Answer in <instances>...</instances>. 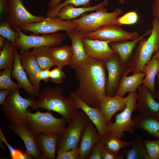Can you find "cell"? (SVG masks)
I'll list each match as a JSON object with an SVG mask.
<instances>
[{"mask_svg":"<svg viewBox=\"0 0 159 159\" xmlns=\"http://www.w3.org/2000/svg\"><path fill=\"white\" fill-rule=\"evenodd\" d=\"M105 62L88 57L74 69L79 86L74 92L85 103L93 108H99L106 96L107 78Z\"/></svg>","mask_w":159,"mask_h":159,"instance_id":"obj_1","label":"cell"},{"mask_svg":"<svg viewBox=\"0 0 159 159\" xmlns=\"http://www.w3.org/2000/svg\"><path fill=\"white\" fill-rule=\"evenodd\" d=\"M62 89L59 86H47L39 91L36 100L30 107L53 111L60 114L67 123L79 111L73 100L64 96Z\"/></svg>","mask_w":159,"mask_h":159,"instance_id":"obj_2","label":"cell"},{"mask_svg":"<svg viewBox=\"0 0 159 159\" xmlns=\"http://www.w3.org/2000/svg\"><path fill=\"white\" fill-rule=\"evenodd\" d=\"M149 37L141 39L136 46L128 67L133 74L142 72L144 66L151 59L154 54L159 49V22L155 17Z\"/></svg>","mask_w":159,"mask_h":159,"instance_id":"obj_3","label":"cell"},{"mask_svg":"<svg viewBox=\"0 0 159 159\" xmlns=\"http://www.w3.org/2000/svg\"><path fill=\"white\" fill-rule=\"evenodd\" d=\"M107 10L105 7L101 8L95 12L89 14L85 13L80 18L72 20L77 25L75 30L82 33L90 32L107 26L117 25V18L122 14L123 10L119 8L111 12Z\"/></svg>","mask_w":159,"mask_h":159,"instance_id":"obj_4","label":"cell"},{"mask_svg":"<svg viewBox=\"0 0 159 159\" xmlns=\"http://www.w3.org/2000/svg\"><path fill=\"white\" fill-rule=\"evenodd\" d=\"M20 88L11 90L6 97L1 109L4 116L11 124L26 123V111L36 100L30 96L27 99L20 95Z\"/></svg>","mask_w":159,"mask_h":159,"instance_id":"obj_5","label":"cell"},{"mask_svg":"<svg viewBox=\"0 0 159 159\" xmlns=\"http://www.w3.org/2000/svg\"><path fill=\"white\" fill-rule=\"evenodd\" d=\"M126 98L125 108L120 113L115 115L114 122L110 121L107 124L108 132L119 139L125 135V131L135 135L137 129L131 116L133 112L137 110V93H129Z\"/></svg>","mask_w":159,"mask_h":159,"instance_id":"obj_6","label":"cell"},{"mask_svg":"<svg viewBox=\"0 0 159 159\" xmlns=\"http://www.w3.org/2000/svg\"><path fill=\"white\" fill-rule=\"evenodd\" d=\"M92 121L82 110L71 119L66 129L60 135L57 143L58 148L69 150L79 147L83 133Z\"/></svg>","mask_w":159,"mask_h":159,"instance_id":"obj_7","label":"cell"},{"mask_svg":"<svg viewBox=\"0 0 159 159\" xmlns=\"http://www.w3.org/2000/svg\"><path fill=\"white\" fill-rule=\"evenodd\" d=\"M37 110L35 113L31 112L28 109L26 111V123L35 135L42 132L60 135L66 129L67 122L63 118H57L51 112H42Z\"/></svg>","mask_w":159,"mask_h":159,"instance_id":"obj_8","label":"cell"},{"mask_svg":"<svg viewBox=\"0 0 159 159\" xmlns=\"http://www.w3.org/2000/svg\"><path fill=\"white\" fill-rule=\"evenodd\" d=\"M19 36L15 42V45L20 49L21 52L29 50L32 48L43 46H57L60 45L66 37L62 33H54L44 34L27 35L19 28L15 29Z\"/></svg>","mask_w":159,"mask_h":159,"instance_id":"obj_9","label":"cell"},{"mask_svg":"<svg viewBox=\"0 0 159 159\" xmlns=\"http://www.w3.org/2000/svg\"><path fill=\"white\" fill-rule=\"evenodd\" d=\"M77 25L72 20H63L57 17H47L45 19L37 22L26 24L19 28L22 30L30 32L33 34H48L64 30L66 32L75 30Z\"/></svg>","mask_w":159,"mask_h":159,"instance_id":"obj_10","label":"cell"},{"mask_svg":"<svg viewBox=\"0 0 159 159\" xmlns=\"http://www.w3.org/2000/svg\"><path fill=\"white\" fill-rule=\"evenodd\" d=\"M6 21L14 29L28 24L42 21L47 18L32 14L26 9L23 0H9Z\"/></svg>","mask_w":159,"mask_h":159,"instance_id":"obj_11","label":"cell"},{"mask_svg":"<svg viewBox=\"0 0 159 159\" xmlns=\"http://www.w3.org/2000/svg\"><path fill=\"white\" fill-rule=\"evenodd\" d=\"M82 34L85 38L112 42L133 40L138 37L139 35L138 32H127L116 25L107 26L95 31Z\"/></svg>","mask_w":159,"mask_h":159,"instance_id":"obj_12","label":"cell"},{"mask_svg":"<svg viewBox=\"0 0 159 159\" xmlns=\"http://www.w3.org/2000/svg\"><path fill=\"white\" fill-rule=\"evenodd\" d=\"M105 63L108 74L105 89L106 95L112 96L115 95L121 78L128 66L122 63L119 56L116 53L105 61Z\"/></svg>","mask_w":159,"mask_h":159,"instance_id":"obj_13","label":"cell"},{"mask_svg":"<svg viewBox=\"0 0 159 159\" xmlns=\"http://www.w3.org/2000/svg\"><path fill=\"white\" fill-rule=\"evenodd\" d=\"M69 97L74 101L79 109L87 115L96 127L98 133L103 136L108 132L107 124L99 108L92 107L84 102L75 93H71Z\"/></svg>","mask_w":159,"mask_h":159,"instance_id":"obj_14","label":"cell"},{"mask_svg":"<svg viewBox=\"0 0 159 159\" xmlns=\"http://www.w3.org/2000/svg\"><path fill=\"white\" fill-rule=\"evenodd\" d=\"M8 128L22 140L28 153L34 159H41L36 135L26 123L18 125L10 124Z\"/></svg>","mask_w":159,"mask_h":159,"instance_id":"obj_15","label":"cell"},{"mask_svg":"<svg viewBox=\"0 0 159 159\" xmlns=\"http://www.w3.org/2000/svg\"><path fill=\"white\" fill-rule=\"evenodd\" d=\"M111 42L85 37L83 40L84 48L88 57L105 62L116 53L109 45Z\"/></svg>","mask_w":159,"mask_h":159,"instance_id":"obj_16","label":"cell"},{"mask_svg":"<svg viewBox=\"0 0 159 159\" xmlns=\"http://www.w3.org/2000/svg\"><path fill=\"white\" fill-rule=\"evenodd\" d=\"M137 109L141 114L158 115L159 114V102L156 101L150 91L143 85L138 89Z\"/></svg>","mask_w":159,"mask_h":159,"instance_id":"obj_17","label":"cell"},{"mask_svg":"<svg viewBox=\"0 0 159 159\" xmlns=\"http://www.w3.org/2000/svg\"><path fill=\"white\" fill-rule=\"evenodd\" d=\"M21 53L20 58L22 66L35 90L38 94L40 89V81L38 79V76L41 69L32 51L29 50Z\"/></svg>","mask_w":159,"mask_h":159,"instance_id":"obj_18","label":"cell"},{"mask_svg":"<svg viewBox=\"0 0 159 159\" xmlns=\"http://www.w3.org/2000/svg\"><path fill=\"white\" fill-rule=\"evenodd\" d=\"M66 33L70 38L72 43L71 47L72 56L69 66L74 69L84 62L88 57L84 47L83 40L85 37L82 32L77 30L66 32Z\"/></svg>","mask_w":159,"mask_h":159,"instance_id":"obj_19","label":"cell"},{"mask_svg":"<svg viewBox=\"0 0 159 159\" xmlns=\"http://www.w3.org/2000/svg\"><path fill=\"white\" fill-rule=\"evenodd\" d=\"M60 135L41 132L36 134L41 159H55L58 148V140Z\"/></svg>","mask_w":159,"mask_h":159,"instance_id":"obj_20","label":"cell"},{"mask_svg":"<svg viewBox=\"0 0 159 159\" xmlns=\"http://www.w3.org/2000/svg\"><path fill=\"white\" fill-rule=\"evenodd\" d=\"M15 60L12 68L11 77L15 79L21 88H23L30 96L36 97L38 93L27 76L24 69L20 58V54L15 47L14 50Z\"/></svg>","mask_w":159,"mask_h":159,"instance_id":"obj_21","label":"cell"},{"mask_svg":"<svg viewBox=\"0 0 159 159\" xmlns=\"http://www.w3.org/2000/svg\"><path fill=\"white\" fill-rule=\"evenodd\" d=\"M151 32V29L147 30L141 36L131 41L112 42L109 43V45L119 56L122 63L128 65L132 56L133 51L140 40L150 34Z\"/></svg>","mask_w":159,"mask_h":159,"instance_id":"obj_22","label":"cell"},{"mask_svg":"<svg viewBox=\"0 0 159 159\" xmlns=\"http://www.w3.org/2000/svg\"><path fill=\"white\" fill-rule=\"evenodd\" d=\"M101 137L95 125L91 122L85 129L80 140L79 159H88L94 146Z\"/></svg>","mask_w":159,"mask_h":159,"instance_id":"obj_23","label":"cell"},{"mask_svg":"<svg viewBox=\"0 0 159 159\" xmlns=\"http://www.w3.org/2000/svg\"><path fill=\"white\" fill-rule=\"evenodd\" d=\"M126 97L117 95L106 96L101 102L99 108L107 124L117 112L123 110L126 106Z\"/></svg>","mask_w":159,"mask_h":159,"instance_id":"obj_24","label":"cell"},{"mask_svg":"<svg viewBox=\"0 0 159 159\" xmlns=\"http://www.w3.org/2000/svg\"><path fill=\"white\" fill-rule=\"evenodd\" d=\"M131 72L128 67L121 78L115 95L123 96L127 93L136 92L138 87L143 84V80L145 76L144 73L140 72L127 76Z\"/></svg>","mask_w":159,"mask_h":159,"instance_id":"obj_25","label":"cell"},{"mask_svg":"<svg viewBox=\"0 0 159 159\" xmlns=\"http://www.w3.org/2000/svg\"><path fill=\"white\" fill-rule=\"evenodd\" d=\"M108 5V2L105 1L95 6L87 7L76 8L72 4H68L63 7L57 12L56 17L63 20L75 19L87 11H96Z\"/></svg>","mask_w":159,"mask_h":159,"instance_id":"obj_26","label":"cell"},{"mask_svg":"<svg viewBox=\"0 0 159 159\" xmlns=\"http://www.w3.org/2000/svg\"><path fill=\"white\" fill-rule=\"evenodd\" d=\"M133 120L136 128L141 129L159 139V116L141 114Z\"/></svg>","mask_w":159,"mask_h":159,"instance_id":"obj_27","label":"cell"},{"mask_svg":"<svg viewBox=\"0 0 159 159\" xmlns=\"http://www.w3.org/2000/svg\"><path fill=\"white\" fill-rule=\"evenodd\" d=\"M159 67V63L155 53L151 59L144 66L142 71L145 74L143 85L150 91L154 97H156L155 82Z\"/></svg>","mask_w":159,"mask_h":159,"instance_id":"obj_28","label":"cell"},{"mask_svg":"<svg viewBox=\"0 0 159 159\" xmlns=\"http://www.w3.org/2000/svg\"><path fill=\"white\" fill-rule=\"evenodd\" d=\"M131 147L122 150L121 154L124 159H150L144 140L137 136L132 141Z\"/></svg>","mask_w":159,"mask_h":159,"instance_id":"obj_29","label":"cell"},{"mask_svg":"<svg viewBox=\"0 0 159 159\" xmlns=\"http://www.w3.org/2000/svg\"><path fill=\"white\" fill-rule=\"evenodd\" d=\"M49 52L55 66L62 69L64 66L70 65L72 56L71 46L49 47Z\"/></svg>","mask_w":159,"mask_h":159,"instance_id":"obj_30","label":"cell"},{"mask_svg":"<svg viewBox=\"0 0 159 159\" xmlns=\"http://www.w3.org/2000/svg\"><path fill=\"white\" fill-rule=\"evenodd\" d=\"M15 46L6 39L3 48L0 51V70L6 68L12 69L14 62Z\"/></svg>","mask_w":159,"mask_h":159,"instance_id":"obj_31","label":"cell"},{"mask_svg":"<svg viewBox=\"0 0 159 159\" xmlns=\"http://www.w3.org/2000/svg\"><path fill=\"white\" fill-rule=\"evenodd\" d=\"M101 138L105 148L115 154H119V152L121 149L130 146L132 144V142L121 141L109 132L101 136Z\"/></svg>","mask_w":159,"mask_h":159,"instance_id":"obj_32","label":"cell"},{"mask_svg":"<svg viewBox=\"0 0 159 159\" xmlns=\"http://www.w3.org/2000/svg\"><path fill=\"white\" fill-rule=\"evenodd\" d=\"M49 47L48 46H43L34 48L32 51L41 70L49 69L55 66L49 53Z\"/></svg>","mask_w":159,"mask_h":159,"instance_id":"obj_33","label":"cell"},{"mask_svg":"<svg viewBox=\"0 0 159 159\" xmlns=\"http://www.w3.org/2000/svg\"><path fill=\"white\" fill-rule=\"evenodd\" d=\"M12 69L6 68L0 72V89L13 90L20 88V87L16 83L13 82L11 78Z\"/></svg>","mask_w":159,"mask_h":159,"instance_id":"obj_34","label":"cell"},{"mask_svg":"<svg viewBox=\"0 0 159 159\" xmlns=\"http://www.w3.org/2000/svg\"><path fill=\"white\" fill-rule=\"evenodd\" d=\"M62 3H60L56 7L52 10H48L46 13L47 17H56L57 12L64 6L68 4H72L74 6H82V7L91 6L90 1L91 0H64ZM97 1L99 0H95Z\"/></svg>","mask_w":159,"mask_h":159,"instance_id":"obj_35","label":"cell"},{"mask_svg":"<svg viewBox=\"0 0 159 159\" xmlns=\"http://www.w3.org/2000/svg\"><path fill=\"white\" fill-rule=\"evenodd\" d=\"M0 35L11 41L14 45L15 40L19 36L18 32L12 29L6 21L0 25Z\"/></svg>","mask_w":159,"mask_h":159,"instance_id":"obj_36","label":"cell"},{"mask_svg":"<svg viewBox=\"0 0 159 159\" xmlns=\"http://www.w3.org/2000/svg\"><path fill=\"white\" fill-rule=\"evenodd\" d=\"M0 140L4 142L7 146L10 153L12 159H31L32 156L25 151L24 153L20 150L12 147L6 141L0 128Z\"/></svg>","mask_w":159,"mask_h":159,"instance_id":"obj_37","label":"cell"},{"mask_svg":"<svg viewBox=\"0 0 159 159\" xmlns=\"http://www.w3.org/2000/svg\"><path fill=\"white\" fill-rule=\"evenodd\" d=\"M150 159L159 158V139L156 140H144Z\"/></svg>","mask_w":159,"mask_h":159,"instance_id":"obj_38","label":"cell"},{"mask_svg":"<svg viewBox=\"0 0 159 159\" xmlns=\"http://www.w3.org/2000/svg\"><path fill=\"white\" fill-rule=\"evenodd\" d=\"M138 16L135 11L127 12L122 16L118 17L117 20V25H132L136 24L138 20Z\"/></svg>","mask_w":159,"mask_h":159,"instance_id":"obj_39","label":"cell"},{"mask_svg":"<svg viewBox=\"0 0 159 159\" xmlns=\"http://www.w3.org/2000/svg\"><path fill=\"white\" fill-rule=\"evenodd\" d=\"M56 159H79L80 153L79 147L66 150L59 148H58Z\"/></svg>","mask_w":159,"mask_h":159,"instance_id":"obj_40","label":"cell"},{"mask_svg":"<svg viewBox=\"0 0 159 159\" xmlns=\"http://www.w3.org/2000/svg\"><path fill=\"white\" fill-rule=\"evenodd\" d=\"M62 69L57 67L50 70V80L57 83H62L66 76Z\"/></svg>","mask_w":159,"mask_h":159,"instance_id":"obj_41","label":"cell"},{"mask_svg":"<svg viewBox=\"0 0 159 159\" xmlns=\"http://www.w3.org/2000/svg\"><path fill=\"white\" fill-rule=\"evenodd\" d=\"M101 137L94 146L88 159H102Z\"/></svg>","mask_w":159,"mask_h":159,"instance_id":"obj_42","label":"cell"},{"mask_svg":"<svg viewBox=\"0 0 159 159\" xmlns=\"http://www.w3.org/2000/svg\"><path fill=\"white\" fill-rule=\"evenodd\" d=\"M101 149L102 150V159H124L123 155L121 154H115L107 150L105 148L102 141L101 143Z\"/></svg>","mask_w":159,"mask_h":159,"instance_id":"obj_43","label":"cell"},{"mask_svg":"<svg viewBox=\"0 0 159 159\" xmlns=\"http://www.w3.org/2000/svg\"><path fill=\"white\" fill-rule=\"evenodd\" d=\"M50 71L49 69L41 70L38 76L39 80H42L46 82L50 80Z\"/></svg>","mask_w":159,"mask_h":159,"instance_id":"obj_44","label":"cell"},{"mask_svg":"<svg viewBox=\"0 0 159 159\" xmlns=\"http://www.w3.org/2000/svg\"><path fill=\"white\" fill-rule=\"evenodd\" d=\"M9 0H0V16L2 18L3 16H6Z\"/></svg>","mask_w":159,"mask_h":159,"instance_id":"obj_45","label":"cell"},{"mask_svg":"<svg viewBox=\"0 0 159 159\" xmlns=\"http://www.w3.org/2000/svg\"><path fill=\"white\" fill-rule=\"evenodd\" d=\"M152 13L155 17L157 18L159 22V0H155L152 7Z\"/></svg>","mask_w":159,"mask_h":159,"instance_id":"obj_46","label":"cell"},{"mask_svg":"<svg viewBox=\"0 0 159 159\" xmlns=\"http://www.w3.org/2000/svg\"><path fill=\"white\" fill-rule=\"evenodd\" d=\"M11 90H9L0 89V104L2 105Z\"/></svg>","mask_w":159,"mask_h":159,"instance_id":"obj_47","label":"cell"},{"mask_svg":"<svg viewBox=\"0 0 159 159\" xmlns=\"http://www.w3.org/2000/svg\"><path fill=\"white\" fill-rule=\"evenodd\" d=\"M64 0H50L47 5L49 10H52L56 7L60 2V1Z\"/></svg>","mask_w":159,"mask_h":159,"instance_id":"obj_48","label":"cell"},{"mask_svg":"<svg viewBox=\"0 0 159 159\" xmlns=\"http://www.w3.org/2000/svg\"><path fill=\"white\" fill-rule=\"evenodd\" d=\"M7 39L4 37L0 35V50L2 49L4 47Z\"/></svg>","mask_w":159,"mask_h":159,"instance_id":"obj_49","label":"cell"},{"mask_svg":"<svg viewBox=\"0 0 159 159\" xmlns=\"http://www.w3.org/2000/svg\"><path fill=\"white\" fill-rule=\"evenodd\" d=\"M156 77L158 80V83L159 85L158 89V91L156 92V97L159 99V67L157 74Z\"/></svg>","mask_w":159,"mask_h":159,"instance_id":"obj_50","label":"cell"},{"mask_svg":"<svg viewBox=\"0 0 159 159\" xmlns=\"http://www.w3.org/2000/svg\"><path fill=\"white\" fill-rule=\"evenodd\" d=\"M156 56L157 57V59L158 60V62L159 63V49L158 51L156 52L155 53Z\"/></svg>","mask_w":159,"mask_h":159,"instance_id":"obj_51","label":"cell"},{"mask_svg":"<svg viewBox=\"0 0 159 159\" xmlns=\"http://www.w3.org/2000/svg\"><path fill=\"white\" fill-rule=\"evenodd\" d=\"M108 0H105V1H107ZM119 2L121 4H123L125 3V1L123 0H119Z\"/></svg>","mask_w":159,"mask_h":159,"instance_id":"obj_52","label":"cell"},{"mask_svg":"<svg viewBox=\"0 0 159 159\" xmlns=\"http://www.w3.org/2000/svg\"><path fill=\"white\" fill-rule=\"evenodd\" d=\"M158 116H159V114H158Z\"/></svg>","mask_w":159,"mask_h":159,"instance_id":"obj_53","label":"cell"},{"mask_svg":"<svg viewBox=\"0 0 159 159\" xmlns=\"http://www.w3.org/2000/svg\"><path fill=\"white\" fill-rule=\"evenodd\" d=\"M158 159H159V158Z\"/></svg>","mask_w":159,"mask_h":159,"instance_id":"obj_54","label":"cell"}]
</instances>
